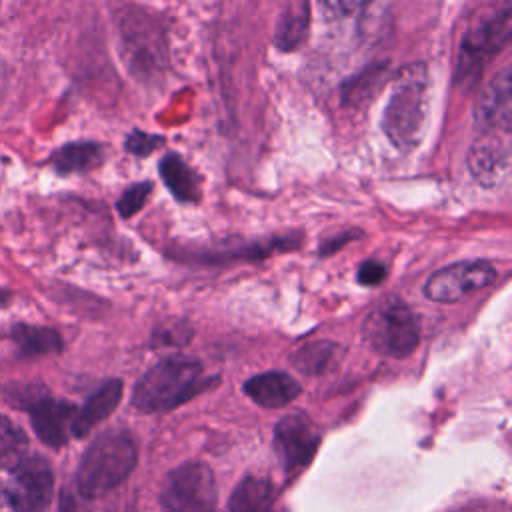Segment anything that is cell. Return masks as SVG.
Listing matches in <instances>:
<instances>
[{
  "label": "cell",
  "mask_w": 512,
  "mask_h": 512,
  "mask_svg": "<svg viewBox=\"0 0 512 512\" xmlns=\"http://www.w3.org/2000/svg\"><path fill=\"white\" fill-rule=\"evenodd\" d=\"M138 462V446L126 430H106L86 448L78 470L76 490L80 498H100L118 488Z\"/></svg>",
  "instance_id": "obj_2"
},
{
  "label": "cell",
  "mask_w": 512,
  "mask_h": 512,
  "mask_svg": "<svg viewBox=\"0 0 512 512\" xmlns=\"http://www.w3.org/2000/svg\"><path fill=\"white\" fill-rule=\"evenodd\" d=\"M510 132H482L468 150V170L484 186H500L510 172Z\"/></svg>",
  "instance_id": "obj_9"
},
{
  "label": "cell",
  "mask_w": 512,
  "mask_h": 512,
  "mask_svg": "<svg viewBox=\"0 0 512 512\" xmlns=\"http://www.w3.org/2000/svg\"><path fill=\"white\" fill-rule=\"evenodd\" d=\"M362 336L378 354L404 358L412 354L420 342V324L406 302L400 298H386L364 318Z\"/></svg>",
  "instance_id": "obj_5"
},
{
  "label": "cell",
  "mask_w": 512,
  "mask_h": 512,
  "mask_svg": "<svg viewBox=\"0 0 512 512\" xmlns=\"http://www.w3.org/2000/svg\"><path fill=\"white\" fill-rule=\"evenodd\" d=\"M336 350L338 346L334 342H326V340L308 342L290 356V364L302 374L318 376L332 366V362L336 360Z\"/></svg>",
  "instance_id": "obj_20"
},
{
  "label": "cell",
  "mask_w": 512,
  "mask_h": 512,
  "mask_svg": "<svg viewBox=\"0 0 512 512\" xmlns=\"http://www.w3.org/2000/svg\"><path fill=\"white\" fill-rule=\"evenodd\" d=\"M150 192H152V182H138V184L126 188L124 194L120 196V200L116 202L120 216L130 218L136 212H140V208L146 204Z\"/></svg>",
  "instance_id": "obj_23"
},
{
  "label": "cell",
  "mask_w": 512,
  "mask_h": 512,
  "mask_svg": "<svg viewBox=\"0 0 512 512\" xmlns=\"http://www.w3.org/2000/svg\"><path fill=\"white\" fill-rule=\"evenodd\" d=\"M272 484L268 478L246 476L230 496V512H272Z\"/></svg>",
  "instance_id": "obj_18"
},
{
  "label": "cell",
  "mask_w": 512,
  "mask_h": 512,
  "mask_svg": "<svg viewBox=\"0 0 512 512\" xmlns=\"http://www.w3.org/2000/svg\"><path fill=\"white\" fill-rule=\"evenodd\" d=\"M384 76H386V64H372L364 68L360 74L348 78L342 86L344 102L350 106H360L368 102L382 86Z\"/></svg>",
  "instance_id": "obj_21"
},
{
  "label": "cell",
  "mask_w": 512,
  "mask_h": 512,
  "mask_svg": "<svg viewBox=\"0 0 512 512\" xmlns=\"http://www.w3.org/2000/svg\"><path fill=\"white\" fill-rule=\"evenodd\" d=\"M216 480L202 462H184L174 468L160 492L162 512H214Z\"/></svg>",
  "instance_id": "obj_6"
},
{
  "label": "cell",
  "mask_w": 512,
  "mask_h": 512,
  "mask_svg": "<svg viewBox=\"0 0 512 512\" xmlns=\"http://www.w3.org/2000/svg\"><path fill=\"white\" fill-rule=\"evenodd\" d=\"M30 422L36 436L50 448H60L72 436L76 406L56 398H36L28 404Z\"/></svg>",
  "instance_id": "obj_12"
},
{
  "label": "cell",
  "mask_w": 512,
  "mask_h": 512,
  "mask_svg": "<svg viewBox=\"0 0 512 512\" xmlns=\"http://www.w3.org/2000/svg\"><path fill=\"white\" fill-rule=\"evenodd\" d=\"M160 176L172 196L180 202H198L200 186L192 168L176 154H166L158 164Z\"/></svg>",
  "instance_id": "obj_15"
},
{
  "label": "cell",
  "mask_w": 512,
  "mask_h": 512,
  "mask_svg": "<svg viewBox=\"0 0 512 512\" xmlns=\"http://www.w3.org/2000/svg\"><path fill=\"white\" fill-rule=\"evenodd\" d=\"M58 512H90V508L78 496H74L70 492H62Z\"/></svg>",
  "instance_id": "obj_27"
},
{
  "label": "cell",
  "mask_w": 512,
  "mask_h": 512,
  "mask_svg": "<svg viewBox=\"0 0 512 512\" xmlns=\"http://www.w3.org/2000/svg\"><path fill=\"white\" fill-rule=\"evenodd\" d=\"M122 398V380L112 378L106 380L86 402L80 410H76L72 420V436L84 438L88 436L102 420H106Z\"/></svg>",
  "instance_id": "obj_13"
},
{
  "label": "cell",
  "mask_w": 512,
  "mask_h": 512,
  "mask_svg": "<svg viewBox=\"0 0 512 512\" xmlns=\"http://www.w3.org/2000/svg\"><path fill=\"white\" fill-rule=\"evenodd\" d=\"M12 340L18 352L26 358L30 356H44L62 350V338L56 330L46 326H32V324H16L12 328Z\"/></svg>",
  "instance_id": "obj_19"
},
{
  "label": "cell",
  "mask_w": 512,
  "mask_h": 512,
  "mask_svg": "<svg viewBox=\"0 0 512 512\" xmlns=\"http://www.w3.org/2000/svg\"><path fill=\"white\" fill-rule=\"evenodd\" d=\"M512 36V6H488L482 8L466 26L460 44L456 84L462 90H470L482 76L488 60L498 54Z\"/></svg>",
  "instance_id": "obj_4"
},
{
  "label": "cell",
  "mask_w": 512,
  "mask_h": 512,
  "mask_svg": "<svg viewBox=\"0 0 512 512\" xmlns=\"http://www.w3.org/2000/svg\"><path fill=\"white\" fill-rule=\"evenodd\" d=\"M216 378L204 376L196 358L174 354L156 362L136 384L132 406L140 412H168L208 390Z\"/></svg>",
  "instance_id": "obj_1"
},
{
  "label": "cell",
  "mask_w": 512,
  "mask_h": 512,
  "mask_svg": "<svg viewBox=\"0 0 512 512\" xmlns=\"http://www.w3.org/2000/svg\"><path fill=\"white\" fill-rule=\"evenodd\" d=\"M10 300H12V294L8 292V290H4V288H0V308H4V306H8L10 304Z\"/></svg>",
  "instance_id": "obj_29"
},
{
  "label": "cell",
  "mask_w": 512,
  "mask_h": 512,
  "mask_svg": "<svg viewBox=\"0 0 512 512\" xmlns=\"http://www.w3.org/2000/svg\"><path fill=\"white\" fill-rule=\"evenodd\" d=\"M510 66H504L480 92L474 122L480 132H510Z\"/></svg>",
  "instance_id": "obj_11"
},
{
  "label": "cell",
  "mask_w": 512,
  "mask_h": 512,
  "mask_svg": "<svg viewBox=\"0 0 512 512\" xmlns=\"http://www.w3.org/2000/svg\"><path fill=\"white\" fill-rule=\"evenodd\" d=\"M496 268L486 260L454 262L434 272L426 284L424 294L434 302L452 304L458 302L496 280Z\"/></svg>",
  "instance_id": "obj_7"
},
{
  "label": "cell",
  "mask_w": 512,
  "mask_h": 512,
  "mask_svg": "<svg viewBox=\"0 0 512 512\" xmlns=\"http://www.w3.org/2000/svg\"><path fill=\"white\" fill-rule=\"evenodd\" d=\"M164 142L162 136H154L142 130H134L128 138H126V150L136 154V156H148L152 154L156 148H160Z\"/></svg>",
  "instance_id": "obj_24"
},
{
  "label": "cell",
  "mask_w": 512,
  "mask_h": 512,
  "mask_svg": "<svg viewBox=\"0 0 512 512\" xmlns=\"http://www.w3.org/2000/svg\"><path fill=\"white\" fill-rule=\"evenodd\" d=\"M244 392L262 408L288 406L300 392V384L286 372H264L244 382Z\"/></svg>",
  "instance_id": "obj_14"
},
{
  "label": "cell",
  "mask_w": 512,
  "mask_h": 512,
  "mask_svg": "<svg viewBox=\"0 0 512 512\" xmlns=\"http://www.w3.org/2000/svg\"><path fill=\"white\" fill-rule=\"evenodd\" d=\"M20 512H44L54 496V474L42 456H26L14 470L8 486Z\"/></svg>",
  "instance_id": "obj_8"
},
{
  "label": "cell",
  "mask_w": 512,
  "mask_h": 512,
  "mask_svg": "<svg viewBox=\"0 0 512 512\" xmlns=\"http://www.w3.org/2000/svg\"><path fill=\"white\" fill-rule=\"evenodd\" d=\"M384 276H386V268L376 260H366L358 268V282L362 286H378L384 280Z\"/></svg>",
  "instance_id": "obj_25"
},
{
  "label": "cell",
  "mask_w": 512,
  "mask_h": 512,
  "mask_svg": "<svg viewBox=\"0 0 512 512\" xmlns=\"http://www.w3.org/2000/svg\"><path fill=\"white\" fill-rule=\"evenodd\" d=\"M104 148L98 142H70L52 154V164L60 174L88 172L102 164Z\"/></svg>",
  "instance_id": "obj_16"
},
{
  "label": "cell",
  "mask_w": 512,
  "mask_h": 512,
  "mask_svg": "<svg viewBox=\"0 0 512 512\" xmlns=\"http://www.w3.org/2000/svg\"><path fill=\"white\" fill-rule=\"evenodd\" d=\"M0 512H20L12 494L2 484H0Z\"/></svg>",
  "instance_id": "obj_28"
},
{
  "label": "cell",
  "mask_w": 512,
  "mask_h": 512,
  "mask_svg": "<svg viewBox=\"0 0 512 512\" xmlns=\"http://www.w3.org/2000/svg\"><path fill=\"white\" fill-rule=\"evenodd\" d=\"M320 444V434L314 422L302 414L292 412L284 416L274 430V446L286 470L306 466Z\"/></svg>",
  "instance_id": "obj_10"
},
{
  "label": "cell",
  "mask_w": 512,
  "mask_h": 512,
  "mask_svg": "<svg viewBox=\"0 0 512 512\" xmlns=\"http://www.w3.org/2000/svg\"><path fill=\"white\" fill-rule=\"evenodd\" d=\"M310 24V4L308 2H288L278 18L274 42L280 50H294L306 36Z\"/></svg>",
  "instance_id": "obj_17"
},
{
  "label": "cell",
  "mask_w": 512,
  "mask_h": 512,
  "mask_svg": "<svg viewBox=\"0 0 512 512\" xmlns=\"http://www.w3.org/2000/svg\"><path fill=\"white\" fill-rule=\"evenodd\" d=\"M28 438L20 426L0 414V470H14L26 458Z\"/></svg>",
  "instance_id": "obj_22"
},
{
  "label": "cell",
  "mask_w": 512,
  "mask_h": 512,
  "mask_svg": "<svg viewBox=\"0 0 512 512\" xmlns=\"http://www.w3.org/2000/svg\"><path fill=\"white\" fill-rule=\"evenodd\" d=\"M428 86V68L424 64L404 66L392 82L382 128L388 140L400 150H410L422 140L430 102Z\"/></svg>",
  "instance_id": "obj_3"
},
{
  "label": "cell",
  "mask_w": 512,
  "mask_h": 512,
  "mask_svg": "<svg viewBox=\"0 0 512 512\" xmlns=\"http://www.w3.org/2000/svg\"><path fill=\"white\" fill-rule=\"evenodd\" d=\"M154 338H156V342L160 344V346H166V344H170V346H182V344H186L188 340H190V330L184 326V324H174V330H166V328H160L156 334H154Z\"/></svg>",
  "instance_id": "obj_26"
}]
</instances>
